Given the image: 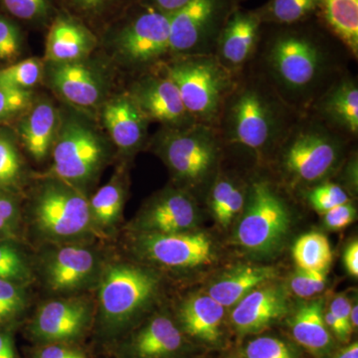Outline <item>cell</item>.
Returning <instances> with one entry per match:
<instances>
[{
	"instance_id": "6da1fadb",
	"label": "cell",
	"mask_w": 358,
	"mask_h": 358,
	"mask_svg": "<svg viewBox=\"0 0 358 358\" xmlns=\"http://www.w3.org/2000/svg\"><path fill=\"white\" fill-rule=\"evenodd\" d=\"M350 52L317 17L292 25H263L250 63L294 110L307 113L346 73Z\"/></svg>"
},
{
	"instance_id": "7a4b0ae2",
	"label": "cell",
	"mask_w": 358,
	"mask_h": 358,
	"mask_svg": "<svg viewBox=\"0 0 358 358\" xmlns=\"http://www.w3.org/2000/svg\"><path fill=\"white\" fill-rule=\"evenodd\" d=\"M303 113L288 105L251 64L235 78L216 129L226 150L268 162Z\"/></svg>"
},
{
	"instance_id": "3957f363",
	"label": "cell",
	"mask_w": 358,
	"mask_h": 358,
	"mask_svg": "<svg viewBox=\"0 0 358 358\" xmlns=\"http://www.w3.org/2000/svg\"><path fill=\"white\" fill-rule=\"evenodd\" d=\"M357 141L303 113L275 150L268 162L277 167L289 187H312L327 181Z\"/></svg>"
},
{
	"instance_id": "277c9868",
	"label": "cell",
	"mask_w": 358,
	"mask_h": 358,
	"mask_svg": "<svg viewBox=\"0 0 358 358\" xmlns=\"http://www.w3.org/2000/svg\"><path fill=\"white\" fill-rule=\"evenodd\" d=\"M152 145L181 189L190 194L200 188L209 190L226 154L218 129L201 122L179 128L162 127L152 138Z\"/></svg>"
},
{
	"instance_id": "5b68a950",
	"label": "cell",
	"mask_w": 358,
	"mask_h": 358,
	"mask_svg": "<svg viewBox=\"0 0 358 358\" xmlns=\"http://www.w3.org/2000/svg\"><path fill=\"white\" fill-rule=\"evenodd\" d=\"M160 65L178 87L193 120L216 128L236 75L221 65L214 55L171 56Z\"/></svg>"
},
{
	"instance_id": "8992f818",
	"label": "cell",
	"mask_w": 358,
	"mask_h": 358,
	"mask_svg": "<svg viewBox=\"0 0 358 358\" xmlns=\"http://www.w3.org/2000/svg\"><path fill=\"white\" fill-rule=\"evenodd\" d=\"M289 222V205L274 183L267 178L250 181L236 231L237 243L253 253H273L288 234Z\"/></svg>"
},
{
	"instance_id": "52a82bcc",
	"label": "cell",
	"mask_w": 358,
	"mask_h": 358,
	"mask_svg": "<svg viewBox=\"0 0 358 358\" xmlns=\"http://www.w3.org/2000/svg\"><path fill=\"white\" fill-rule=\"evenodd\" d=\"M113 46L129 69H154L171 57V15L136 1V10L115 31Z\"/></svg>"
},
{
	"instance_id": "ba28073f",
	"label": "cell",
	"mask_w": 358,
	"mask_h": 358,
	"mask_svg": "<svg viewBox=\"0 0 358 358\" xmlns=\"http://www.w3.org/2000/svg\"><path fill=\"white\" fill-rule=\"evenodd\" d=\"M247 0H192L171 15V56L213 55L223 28Z\"/></svg>"
},
{
	"instance_id": "9c48e42d",
	"label": "cell",
	"mask_w": 358,
	"mask_h": 358,
	"mask_svg": "<svg viewBox=\"0 0 358 358\" xmlns=\"http://www.w3.org/2000/svg\"><path fill=\"white\" fill-rule=\"evenodd\" d=\"M107 155L105 141L90 122L76 115L61 117L52 148L53 173L69 185H83L98 173Z\"/></svg>"
},
{
	"instance_id": "30bf717a",
	"label": "cell",
	"mask_w": 358,
	"mask_h": 358,
	"mask_svg": "<svg viewBox=\"0 0 358 358\" xmlns=\"http://www.w3.org/2000/svg\"><path fill=\"white\" fill-rule=\"evenodd\" d=\"M157 289L154 275L128 265L112 266L100 285L101 315L106 329L121 331L152 300Z\"/></svg>"
},
{
	"instance_id": "8fae6325",
	"label": "cell",
	"mask_w": 358,
	"mask_h": 358,
	"mask_svg": "<svg viewBox=\"0 0 358 358\" xmlns=\"http://www.w3.org/2000/svg\"><path fill=\"white\" fill-rule=\"evenodd\" d=\"M34 218L43 234L58 240L82 236L93 223L88 200L62 180L41 188L35 199Z\"/></svg>"
},
{
	"instance_id": "7c38bea8",
	"label": "cell",
	"mask_w": 358,
	"mask_h": 358,
	"mask_svg": "<svg viewBox=\"0 0 358 358\" xmlns=\"http://www.w3.org/2000/svg\"><path fill=\"white\" fill-rule=\"evenodd\" d=\"M129 95L150 122L179 128L195 122L187 112L178 87L162 65L143 73L129 87Z\"/></svg>"
},
{
	"instance_id": "4fadbf2b",
	"label": "cell",
	"mask_w": 358,
	"mask_h": 358,
	"mask_svg": "<svg viewBox=\"0 0 358 358\" xmlns=\"http://www.w3.org/2000/svg\"><path fill=\"white\" fill-rule=\"evenodd\" d=\"M138 247L150 260L166 267H199L209 265L214 258L210 238L203 233H145Z\"/></svg>"
},
{
	"instance_id": "5bb4252c",
	"label": "cell",
	"mask_w": 358,
	"mask_h": 358,
	"mask_svg": "<svg viewBox=\"0 0 358 358\" xmlns=\"http://www.w3.org/2000/svg\"><path fill=\"white\" fill-rule=\"evenodd\" d=\"M48 64L47 80L61 98L81 109H92L102 103L108 82L99 68L84 60Z\"/></svg>"
},
{
	"instance_id": "9a60e30c",
	"label": "cell",
	"mask_w": 358,
	"mask_h": 358,
	"mask_svg": "<svg viewBox=\"0 0 358 358\" xmlns=\"http://www.w3.org/2000/svg\"><path fill=\"white\" fill-rule=\"evenodd\" d=\"M262 27L254 9L240 7L223 28L213 55L232 74H239L255 56Z\"/></svg>"
},
{
	"instance_id": "2e32d148",
	"label": "cell",
	"mask_w": 358,
	"mask_h": 358,
	"mask_svg": "<svg viewBox=\"0 0 358 358\" xmlns=\"http://www.w3.org/2000/svg\"><path fill=\"white\" fill-rule=\"evenodd\" d=\"M308 114L329 128L357 141L358 136V81L348 72L313 103Z\"/></svg>"
},
{
	"instance_id": "e0dca14e",
	"label": "cell",
	"mask_w": 358,
	"mask_h": 358,
	"mask_svg": "<svg viewBox=\"0 0 358 358\" xmlns=\"http://www.w3.org/2000/svg\"><path fill=\"white\" fill-rule=\"evenodd\" d=\"M199 218L194 197L181 188H167L150 200L141 216L145 233L173 234L188 232Z\"/></svg>"
},
{
	"instance_id": "ac0fdd59",
	"label": "cell",
	"mask_w": 358,
	"mask_h": 358,
	"mask_svg": "<svg viewBox=\"0 0 358 358\" xmlns=\"http://www.w3.org/2000/svg\"><path fill=\"white\" fill-rule=\"evenodd\" d=\"M89 322L90 308L86 301H52L40 308L32 331L40 341L64 343L80 338Z\"/></svg>"
},
{
	"instance_id": "d6986e66",
	"label": "cell",
	"mask_w": 358,
	"mask_h": 358,
	"mask_svg": "<svg viewBox=\"0 0 358 358\" xmlns=\"http://www.w3.org/2000/svg\"><path fill=\"white\" fill-rule=\"evenodd\" d=\"M102 119L113 143L124 154H133L145 145L150 121L128 92L106 103Z\"/></svg>"
},
{
	"instance_id": "ffe728a7",
	"label": "cell",
	"mask_w": 358,
	"mask_h": 358,
	"mask_svg": "<svg viewBox=\"0 0 358 358\" xmlns=\"http://www.w3.org/2000/svg\"><path fill=\"white\" fill-rule=\"evenodd\" d=\"M288 312L285 294L277 287L257 288L231 313V322L241 336L262 333Z\"/></svg>"
},
{
	"instance_id": "44dd1931",
	"label": "cell",
	"mask_w": 358,
	"mask_h": 358,
	"mask_svg": "<svg viewBox=\"0 0 358 358\" xmlns=\"http://www.w3.org/2000/svg\"><path fill=\"white\" fill-rule=\"evenodd\" d=\"M179 327L166 315H157L133 334L127 343L128 358H179L186 352Z\"/></svg>"
},
{
	"instance_id": "7402d4cb",
	"label": "cell",
	"mask_w": 358,
	"mask_h": 358,
	"mask_svg": "<svg viewBox=\"0 0 358 358\" xmlns=\"http://www.w3.org/2000/svg\"><path fill=\"white\" fill-rule=\"evenodd\" d=\"M96 46V36L86 25L70 14H59L47 35L45 58L48 63L85 60Z\"/></svg>"
},
{
	"instance_id": "603a6c76",
	"label": "cell",
	"mask_w": 358,
	"mask_h": 358,
	"mask_svg": "<svg viewBox=\"0 0 358 358\" xmlns=\"http://www.w3.org/2000/svg\"><path fill=\"white\" fill-rule=\"evenodd\" d=\"M96 259L91 250L67 246L54 252L46 262L45 275L52 289L74 291L91 281L96 271Z\"/></svg>"
},
{
	"instance_id": "cb8c5ba5",
	"label": "cell",
	"mask_w": 358,
	"mask_h": 358,
	"mask_svg": "<svg viewBox=\"0 0 358 358\" xmlns=\"http://www.w3.org/2000/svg\"><path fill=\"white\" fill-rule=\"evenodd\" d=\"M225 308L209 294H197L188 299L179 312V322L183 334L209 346L222 343V324Z\"/></svg>"
},
{
	"instance_id": "d4e9b609",
	"label": "cell",
	"mask_w": 358,
	"mask_h": 358,
	"mask_svg": "<svg viewBox=\"0 0 358 358\" xmlns=\"http://www.w3.org/2000/svg\"><path fill=\"white\" fill-rule=\"evenodd\" d=\"M61 115L55 106L49 101H40L26 110L18 127V134L27 152L33 159L41 162L52 150Z\"/></svg>"
},
{
	"instance_id": "484cf974",
	"label": "cell",
	"mask_w": 358,
	"mask_h": 358,
	"mask_svg": "<svg viewBox=\"0 0 358 358\" xmlns=\"http://www.w3.org/2000/svg\"><path fill=\"white\" fill-rule=\"evenodd\" d=\"M289 326L294 341L315 357H326L334 350L333 334L324 322V301L320 299L301 306Z\"/></svg>"
},
{
	"instance_id": "4316f807",
	"label": "cell",
	"mask_w": 358,
	"mask_h": 358,
	"mask_svg": "<svg viewBox=\"0 0 358 358\" xmlns=\"http://www.w3.org/2000/svg\"><path fill=\"white\" fill-rule=\"evenodd\" d=\"M277 271L265 266H242L225 273L208 289L209 296L224 308L236 306L244 296L274 279Z\"/></svg>"
},
{
	"instance_id": "83f0119b",
	"label": "cell",
	"mask_w": 358,
	"mask_h": 358,
	"mask_svg": "<svg viewBox=\"0 0 358 358\" xmlns=\"http://www.w3.org/2000/svg\"><path fill=\"white\" fill-rule=\"evenodd\" d=\"M263 25H292L317 18V0H268L254 9Z\"/></svg>"
},
{
	"instance_id": "f1b7e54d",
	"label": "cell",
	"mask_w": 358,
	"mask_h": 358,
	"mask_svg": "<svg viewBox=\"0 0 358 358\" xmlns=\"http://www.w3.org/2000/svg\"><path fill=\"white\" fill-rule=\"evenodd\" d=\"M293 256L299 268L308 271H322L333 261V251L327 236L310 232L303 235L294 245Z\"/></svg>"
},
{
	"instance_id": "f546056e",
	"label": "cell",
	"mask_w": 358,
	"mask_h": 358,
	"mask_svg": "<svg viewBox=\"0 0 358 358\" xmlns=\"http://www.w3.org/2000/svg\"><path fill=\"white\" fill-rule=\"evenodd\" d=\"M124 201V189L117 178H113L109 183L101 187L92 197L90 203L92 220L100 227L114 225L121 214Z\"/></svg>"
},
{
	"instance_id": "4dcf8cb0",
	"label": "cell",
	"mask_w": 358,
	"mask_h": 358,
	"mask_svg": "<svg viewBox=\"0 0 358 358\" xmlns=\"http://www.w3.org/2000/svg\"><path fill=\"white\" fill-rule=\"evenodd\" d=\"M43 64L37 58L25 59L15 64L0 69V86L22 91H30L41 81Z\"/></svg>"
},
{
	"instance_id": "1f68e13d",
	"label": "cell",
	"mask_w": 358,
	"mask_h": 358,
	"mask_svg": "<svg viewBox=\"0 0 358 358\" xmlns=\"http://www.w3.org/2000/svg\"><path fill=\"white\" fill-rule=\"evenodd\" d=\"M317 20L329 27L338 28L352 23L358 14V0H317Z\"/></svg>"
},
{
	"instance_id": "d6a6232c",
	"label": "cell",
	"mask_w": 358,
	"mask_h": 358,
	"mask_svg": "<svg viewBox=\"0 0 358 358\" xmlns=\"http://www.w3.org/2000/svg\"><path fill=\"white\" fill-rule=\"evenodd\" d=\"M307 197L313 208L322 214L350 201V194L345 188L331 181H324L308 188Z\"/></svg>"
},
{
	"instance_id": "836d02e7",
	"label": "cell",
	"mask_w": 358,
	"mask_h": 358,
	"mask_svg": "<svg viewBox=\"0 0 358 358\" xmlns=\"http://www.w3.org/2000/svg\"><path fill=\"white\" fill-rule=\"evenodd\" d=\"M22 164L17 148L6 134L0 133V187L17 182Z\"/></svg>"
},
{
	"instance_id": "e575fe53",
	"label": "cell",
	"mask_w": 358,
	"mask_h": 358,
	"mask_svg": "<svg viewBox=\"0 0 358 358\" xmlns=\"http://www.w3.org/2000/svg\"><path fill=\"white\" fill-rule=\"evenodd\" d=\"M1 3L7 13L28 22H43L52 11V0H1Z\"/></svg>"
},
{
	"instance_id": "d590c367",
	"label": "cell",
	"mask_w": 358,
	"mask_h": 358,
	"mask_svg": "<svg viewBox=\"0 0 358 358\" xmlns=\"http://www.w3.org/2000/svg\"><path fill=\"white\" fill-rule=\"evenodd\" d=\"M246 358H296L288 343L274 336H258L244 348Z\"/></svg>"
},
{
	"instance_id": "8d00e7d4",
	"label": "cell",
	"mask_w": 358,
	"mask_h": 358,
	"mask_svg": "<svg viewBox=\"0 0 358 358\" xmlns=\"http://www.w3.org/2000/svg\"><path fill=\"white\" fill-rule=\"evenodd\" d=\"M31 105V91L0 86V122L23 114Z\"/></svg>"
},
{
	"instance_id": "74e56055",
	"label": "cell",
	"mask_w": 358,
	"mask_h": 358,
	"mask_svg": "<svg viewBox=\"0 0 358 358\" xmlns=\"http://www.w3.org/2000/svg\"><path fill=\"white\" fill-rule=\"evenodd\" d=\"M326 272L299 268L291 281V289L300 298H310L326 288Z\"/></svg>"
},
{
	"instance_id": "f35d334b",
	"label": "cell",
	"mask_w": 358,
	"mask_h": 358,
	"mask_svg": "<svg viewBox=\"0 0 358 358\" xmlns=\"http://www.w3.org/2000/svg\"><path fill=\"white\" fill-rule=\"evenodd\" d=\"M22 50V34L20 27L8 18L0 15V61L17 57Z\"/></svg>"
},
{
	"instance_id": "ab89813d",
	"label": "cell",
	"mask_w": 358,
	"mask_h": 358,
	"mask_svg": "<svg viewBox=\"0 0 358 358\" xmlns=\"http://www.w3.org/2000/svg\"><path fill=\"white\" fill-rule=\"evenodd\" d=\"M27 277L28 268L20 253L11 247L0 245V279L15 282Z\"/></svg>"
},
{
	"instance_id": "60d3db41",
	"label": "cell",
	"mask_w": 358,
	"mask_h": 358,
	"mask_svg": "<svg viewBox=\"0 0 358 358\" xmlns=\"http://www.w3.org/2000/svg\"><path fill=\"white\" fill-rule=\"evenodd\" d=\"M23 307V296L13 282L0 279V320L9 319Z\"/></svg>"
},
{
	"instance_id": "b9f144b4",
	"label": "cell",
	"mask_w": 358,
	"mask_h": 358,
	"mask_svg": "<svg viewBox=\"0 0 358 358\" xmlns=\"http://www.w3.org/2000/svg\"><path fill=\"white\" fill-rule=\"evenodd\" d=\"M327 227L331 230H341L348 227L357 218V208L352 201L334 207L322 214Z\"/></svg>"
},
{
	"instance_id": "7bdbcfd3",
	"label": "cell",
	"mask_w": 358,
	"mask_h": 358,
	"mask_svg": "<svg viewBox=\"0 0 358 358\" xmlns=\"http://www.w3.org/2000/svg\"><path fill=\"white\" fill-rule=\"evenodd\" d=\"M78 13L87 16H98L106 13L121 0H67Z\"/></svg>"
},
{
	"instance_id": "ee69618b",
	"label": "cell",
	"mask_w": 358,
	"mask_h": 358,
	"mask_svg": "<svg viewBox=\"0 0 358 358\" xmlns=\"http://www.w3.org/2000/svg\"><path fill=\"white\" fill-rule=\"evenodd\" d=\"M38 358H87L80 350L68 346L53 345L42 348L38 353Z\"/></svg>"
},
{
	"instance_id": "f6af8a7d",
	"label": "cell",
	"mask_w": 358,
	"mask_h": 358,
	"mask_svg": "<svg viewBox=\"0 0 358 358\" xmlns=\"http://www.w3.org/2000/svg\"><path fill=\"white\" fill-rule=\"evenodd\" d=\"M141 3L157 9L160 13L173 15L178 13L181 8H183L192 0H136Z\"/></svg>"
},
{
	"instance_id": "bcb514c9",
	"label": "cell",
	"mask_w": 358,
	"mask_h": 358,
	"mask_svg": "<svg viewBox=\"0 0 358 358\" xmlns=\"http://www.w3.org/2000/svg\"><path fill=\"white\" fill-rule=\"evenodd\" d=\"M352 307V305L350 303V301H348V298L343 296H338L331 301V307H329V310H331L346 327L352 329L350 322Z\"/></svg>"
},
{
	"instance_id": "7dc6e473",
	"label": "cell",
	"mask_w": 358,
	"mask_h": 358,
	"mask_svg": "<svg viewBox=\"0 0 358 358\" xmlns=\"http://www.w3.org/2000/svg\"><path fill=\"white\" fill-rule=\"evenodd\" d=\"M343 263L348 272L353 277L358 275V242L353 241L348 245L343 255Z\"/></svg>"
},
{
	"instance_id": "c3c4849f",
	"label": "cell",
	"mask_w": 358,
	"mask_h": 358,
	"mask_svg": "<svg viewBox=\"0 0 358 358\" xmlns=\"http://www.w3.org/2000/svg\"><path fill=\"white\" fill-rule=\"evenodd\" d=\"M0 216L6 221L7 224L13 226L17 218V209L13 200L0 192Z\"/></svg>"
},
{
	"instance_id": "681fc988",
	"label": "cell",
	"mask_w": 358,
	"mask_h": 358,
	"mask_svg": "<svg viewBox=\"0 0 358 358\" xmlns=\"http://www.w3.org/2000/svg\"><path fill=\"white\" fill-rule=\"evenodd\" d=\"M0 358H15L11 338L2 333H0Z\"/></svg>"
},
{
	"instance_id": "f907efd6",
	"label": "cell",
	"mask_w": 358,
	"mask_h": 358,
	"mask_svg": "<svg viewBox=\"0 0 358 358\" xmlns=\"http://www.w3.org/2000/svg\"><path fill=\"white\" fill-rule=\"evenodd\" d=\"M331 358H358L357 341L345 345V348L338 350Z\"/></svg>"
},
{
	"instance_id": "816d5d0a",
	"label": "cell",
	"mask_w": 358,
	"mask_h": 358,
	"mask_svg": "<svg viewBox=\"0 0 358 358\" xmlns=\"http://www.w3.org/2000/svg\"><path fill=\"white\" fill-rule=\"evenodd\" d=\"M358 307L357 305L352 306V310H350V327H352V331H357V326H358Z\"/></svg>"
},
{
	"instance_id": "f5cc1de1",
	"label": "cell",
	"mask_w": 358,
	"mask_h": 358,
	"mask_svg": "<svg viewBox=\"0 0 358 358\" xmlns=\"http://www.w3.org/2000/svg\"><path fill=\"white\" fill-rule=\"evenodd\" d=\"M11 226L6 223V221L0 216V232H6L10 230Z\"/></svg>"
}]
</instances>
